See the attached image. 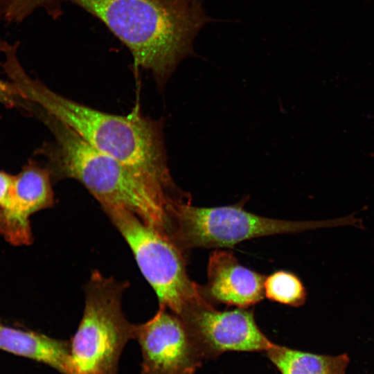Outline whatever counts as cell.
<instances>
[{
  "label": "cell",
  "instance_id": "4",
  "mask_svg": "<svg viewBox=\"0 0 374 374\" xmlns=\"http://www.w3.org/2000/svg\"><path fill=\"white\" fill-rule=\"evenodd\" d=\"M127 287L125 282L91 273L82 317L70 339V374H118L123 350L134 339V324L122 309Z\"/></svg>",
  "mask_w": 374,
  "mask_h": 374
},
{
  "label": "cell",
  "instance_id": "16",
  "mask_svg": "<svg viewBox=\"0 0 374 374\" xmlns=\"http://www.w3.org/2000/svg\"><path fill=\"white\" fill-rule=\"evenodd\" d=\"M15 176L4 172H0V208L7 205L14 183Z\"/></svg>",
  "mask_w": 374,
  "mask_h": 374
},
{
  "label": "cell",
  "instance_id": "6",
  "mask_svg": "<svg viewBox=\"0 0 374 374\" xmlns=\"http://www.w3.org/2000/svg\"><path fill=\"white\" fill-rule=\"evenodd\" d=\"M103 209L129 245L159 306L179 316L188 306L207 300L188 275L185 252L168 235L124 208Z\"/></svg>",
  "mask_w": 374,
  "mask_h": 374
},
{
  "label": "cell",
  "instance_id": "13",
  "mask_svg": "<svg viewBox=\"0 0 374 374\" xmlns=\"http://www.w3.org/2000/svg\"><path fill=\"white\" fill-rule=\"evenodd\" d=\"M264 290L269 300L292 307L303 305L307 297L301 280L286 271H278L266 277Z\"/></svg>",
  "mask_w": 374,
  "mask_h": 374
},
{
  "label": "cell",
  "instance_id": "10",
  "mask_svg": "<svg viewBox=\"0 0 374 374\" xmlns=\"http://www.w3.org/2000/svg\"><path fill=\"white\" fill-rule=\"evenodd\" d=\"M265 278L240 264L230 251L216 249L209 256L208 281L202 292L211 303L248 308L263 299Z\"/></svg>",
  "mask_w": 374,
  "mask_h": 374
},
{
  "label": "cell",
  "instance_id": "14",
  "mask_svg": "<svg viewBox=\"0 0 374 374\" xmlns=\"http://www.w3.org/2000/svg\"><path fill=\"white\" fill-rule=\"evenodd\" d=\"M62 0H0V24H19L34 11L43 8L53 17L60 15Z\"/></svg>",
  "mask_w": 374,
  "mask_h": 374
},
{
  "label": "cell",
  "instance_id": "3",
  "mask_svg": "<svg viewBox=\"0 0 374 374\" xmlns=\"http://www.w3.org/2000/svg\"><path fill=\"white\" fill-rule=\"evenodd\" d=\"M40 118L54 136L53 143L46 149L52 176L79 181L102 208H124L168 235L169 208L185 195H172L156 188L46 112H42Z\"/></svg>",
  "mask_w": 374,
  "mask_h": 374
},
{
  "label": "cell",
  "instance_id": "2",
  "mask_svg": "<svg viewBox=\"0 0 374 374\" xmlns=\"http://www.w3.org/2000/svg\"><path fill=\"white\" fill-rule=\"evenodd\" d=\"M100 21L131 51L135 65L163 85L213 21L203 4L190 0H69Z\"/></svg>",
  "mask_w": 374,
  "mask_h": 374
},
{
  "label": "cell",
  "instance_id": "8",
  "mask_svg": "<svg viewBox=\"0 0 374 374\" xmlns=\"http://www.w3.org/2000/svg\"><path fill=\"white\" fill-rule=\"evenodd\" d=\"M134 339L141 352V374H194L202 357L182 320L159 306L147 321L134 324Z\"/></svg>",
  "mask_w": 374,
  "mask_h": 374
},
{
  "label": "cell",
  "instance_id": "11",
  "mask_svg": "<svg viewBox=\"0 0 374 374\" xmlns=\"http://www.w3.org/2000/svg\"><path fill=\"white\" fill-rule=\"evenodd\" d=\"M0 349L70 374V340L0 325Z\"/></svg>",
  "mask_w": 374,
  "mask_h": 374
},
{
  "label": "cell",
  "instance_id": "1",
  "mask_svg": "<svg viewBox=\"0 0 374 374\" xmlns=\"http://www.w3.org/2000/svg\"><path fill=\"white\" fill-rule=\"evenodd\" d=\"M0 66L21 95L62 123L88 144L125 164L146 181L177 194L168 168L162 123L137 112L127 116L98 110L63 96L30 77L17 54H7Z\"/></svg>",
  "mask_w": 374,
  "mask_h": 374
},
{
  "label": "cell",
  "instance_id": "9",
  "mask_svg": "<svg viewBox=\"0 0 374 374\" xmlns=\"http://www.w3.org/2000/svg\"><path fill=\"white\" fill-rule=\"evenodd\" d=\"M51 177L48 168L33 163L15 176L9 202L0 208V234L10 243L30 244L29 217L54 202Z\"/></svg>",
  "mask_w": 374,
  "mask_h": 374
},
{
  "label": "cell",
  "instance_id": "5",
  "mask_svg": "<svg viewBox=\"0 0 374 374\" xmlns=\"http://www.w3.org/2000/svg\"><path fill=\"white\" fill-rule=\"evenodd\" d=\"M330 221H287L255 215L243 204L217 207L192 206L189 199L175 201L169 211V236L183 251L232 247L244 240L323 226L342 225Z\"/></svg>",
  "mask_w": 374,
  "mask_h": 374
},
{
  "label": "cell",
  "instance_id": "12",
  "mask_svg": "<svg viewBox=\"0 0 374 374\" xmlns=\"http://www.w3.org/2000/svg\"><path fill=\"white\" fill-rule=\"evenodd\" d=\"M265 353L281 374H346L350 360L346 354L319 355L276 344Z\"/></svg>",
  "mask_w": 374,
  "mask_h": 374
},
{
  "label": "cell",
  "instance_id": "7",
  "mask_svg": "<svg viewBox=\"0 0 374 374\" xmlns=\"http://www.w3.org/2000/svg\"><path fill=\"white\" fill-rule=\"evenodd\" d=\"M178 317L203 359L228 351L265 352L274 344L247 308L220 311L206 300L193 303Z\"/></svg>",
  "mask_w": 374,
  "mask_h": 374
},
{
  "label": "cell",
  "instance_id": "17",
  "mask_svg": "<svg viewBox=\"0 0 374 374\" xmlns=\"http://www.w3.org/2000/svg\"><path fill=\"white\" fill-rule=\"evenodd\" d=\"M193 1H195V2H197V3H203V1L204 0H191Z\"/></svg>",
  "mask_w": 374,
  "mask_h": 374
},
{
  "label": "cell",
  "instance_id": "15",
  "mask_svg": "<svg viewBox=\"0 0 374 374\" xmlns=\"http://www.w3.org/2000/svg\"><path fill=\"white\" fill-rule=\"evenodd\" d=\"M0 103L8 107H18L31 112L33 105L27 100L11 82L0 79Z\"/></svg>",
  "mask_w": 374,
  "mask_h": 374
}]
</instances>
